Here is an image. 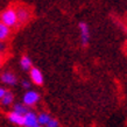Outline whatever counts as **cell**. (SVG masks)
I'll list each match as a JSON object with an SVG mask.
<instances>
[{
	"label": "cell",
	"instance_id": "9",
	"mask_svg": "<svg viewBox=\"0 0 127 127\" xmlns=\"http://www.w3.org/2000/svg\"><path fill=\"white\" fill-rule=\"evenodd\" d=\"M13 101H14V95L9 91H6L5 96L0 99V103L2 106H9V105L13 104Z\"/></svg>",
	"mask_w": 127,
	"mask_h": 127
},
{
	"label": "cell",
	"instance_id": "17",
	"mask_svg": "<svg viewBox=\"0 0 127 127\" xmlns=\"http://www.w3.org/2000/svg\"><path fill=\"white\" fill-rule=\"evenodd\" d=\"M5 93H6V90H5L4 88H1V86H0V99L5 96Z\"/></svg>",
	"mask_w": 127,
	"mask_h": 127
},
{
	"label": "cell",
	"instance_id": "12",
	"mask_svg": "<svg viewBox=\"0 0 127 127\" xmlns=\"http://www.w3.org/2000/svg\"><path fill=\"white\" fill-rule=\"evenodd\" d=\"M50 114H48L47 112H41L40 114H37V124L41 126H46L47 123L50 120Z\"/></svg>",
	"mask_w": 127,
	"mask_h": 127
},
{
	"label": "cell",
	"instance_id": "10",
	"mask_svg": "<svg viewBox=\"0 0 127 127\" xmlns=\"http://www.w3.org/2000/svg\"><path fill=\"white\" fill-rule=\"evenodd\" d=\"M28 111H29V108H28L26 105H23L22 103H16V104L13 105V112L19 113L21 116H25Z\"/></svg>",
	"mask_w": 127,
	"mask_h": 127
},
{
	"label": "cell",
	"instance_id": "6",
	"mask_svg": "<svg viewBox=\"0 0 127 127\" xmlns=\"http://www.w3.org/2000/svg\"><path fill=\"white\" fill-rule=\"evenodd\" d=\"M31 79L36 85L43 84V75L37 68H32L31 69Z\"/></svg>",
	"mask_w": 127,
	"mask_h": 127
},
{
	"label": "cell",
	"instance_id": "1",
	"mask_svg": "<svg viewBox=\"0 0 127 127\" xmlns=\"http://www.w3.org/2000/svg\"><path fill=\"white\" fill-rule=\"evenodd\" d=\"M0 22L7 27H14L18 23V16L14 8H7L0 14Z\"/></svg>",
	"mask_w": 127,
	"mask_h": 127
},
{
	"label": "cell",
	"instance_id": "5",
	"mask_svg": "<svg viewBox=\"0 0 127 127\" xmlns=\"http://www.w3.org/2000/svg\"><path fill=\"white\" fill-rule=\"evenodd\" d=\"M0 79H1V82H2L4 84L9 85V86H13V85H15L16 83H18V78H16V76L13 72H11V71H6V72H4L2 75H1Z\"/></svg>",
	"mask_w": 127,
	"mask_h": 127
},
{
	"label": "cell",
	"instance_id": "7",
	"mask_svg": "<svg viewBox=\"0 0 127 127\" xmlns=\"http://www.w3.org/2000/svg\"><path fill=\"white\" fill-rule=\"evenodd\" d=\"M7 119L9 120V123H12L13 125L23 127V116H21L19 113H15V112H13V111L9 112L7 114Z\"/></svg>",
	"mask_w": 127,
	"mask_h": 127
},
{
	"label": "cell",
	"instance_id": "3",
	"mask_svg": "<svg viewBox=\"0 0 127 127\" xmlns=\"http://www.w3.org/2000/svg\"><path fill=\"white\" fill-rule=\"evenodd\" d=\"M37 124V114L33 111H28L23 116V127H36Z\"/></svg>",
	"mask_w": 127,
	"mask_h": 127
},
{
	"label": "cell",
	"instance_id": "8",
	"mask_svg": "<svg viewBox=\"0 0 127 127\" xmlns=\"http://www.w3.org/2000/svg\"><path fill=\"white\" fill-rule=\"evenodd\" d=\"M79 29H81V36H82V43L86 46L90 39V33H89V27L85 22L79 23Z\"/></svg>",
	"mask_w": 127,
	"mask_h": 127
},
{
	"label": "cell",
	"instance_id": "13",
	"mask_svg": "<svg viewBox=\"0 0 127 127\" xmlns=\"http://www.w3.org/2000/svg\"><path fill=\"white\" fill-rule=\"evenodd\" d=\"M20 65L22 68L23 70H31L32 69V61L31 58L28 57V56H22L21 60H20Z\"/></svg>",
	"mask_w": 127,
	"mask_h": 127
},
{
	"label": "cell",
	"instance_id": "4",
	"mask_svg": "<svg viewBox=\"0 0 127 127\" xmlns=\"http://www.w3.org/2000/svg\"><path fill=\"white\" fill-rule=\"evenodd\" d=\"M16 12V16H18V22L20 23H25L29 20V16H31V13H29V9L26 7H18L15 9Z\"/></svg>",
	"mask_w": 127,
	"mask_h": 127
},
{
	"label": "cell",
	"instance_id": "16",
	"mask_svg": "<svg viewBox=\"0 0 127 127\" xmlns=\"http://www.w3.org/2000/svg\"><path fill=\"white\" fill-rule=\"evenodd\" d=\"M5 49H6V44L4 43V41H0V53L5 51Z\"/></svg>",
	"mask_w": 127,
	"mask_h": 127
},
{
	"label": "cell",
	"instance_id": "2",
	"mask_svg": "<svg viewBox=\"0 0 127 127\" xmlns=\"http://www.w3.org/2000/svg\"><path fill=\"white\" fill-rule=\"evenodd\" d=\"M40 100V95L36 91L33 90H28L27 92L23 95L22 98V104L26 105L27 107L29 106H34L35 104H37V101Z\"/></svg>",
	"mask_w": 127,
	"mask_h": 127
},
{
	"label": "cell",
	"instance_id": "11",
	"mask_svg": "<svg viewBox=\"0 0 127 127\" xmlns=\"http://www.w3.org/2000/svg\"><path fill=\"white\" fill-rule=\"evenodd\" d=\"M11 34V29L9 27L5 26L4 23L0 22V41H5Z\"/></svg>",
	"mask_w": 127,
	"mask_h": 127
},
{
	"label": "cell",
	"instance_id": "14",
	"mask_svg": "<svg viewBox=\"0 0 127 127\" xmlns=\"http://www.w3.org/2000/svg\"><path fill=\"white\" fill-rule=\"evenodd\" d=\"M60 126V123H58L57 119H54V118H50V120L47 123V125L44 127H58Z\"/></svg>",
	"mask_w": 127,
	"mask_h": 127
},
{
	"label": "cell",
	"instance_id": "15",
	"mask_svg": "<svg viewBox=\"0 0 127 127\" xmlns=\"http://www.w3.org/2000/svg\"><path fill=\"white\" fill-rule=\"evenodd\" d=\"M21 84H22V88L23 89H29L31 88V83H29V82L28 81H22V83H21Z\"/></svg>",
	"mask_w": 127,
	"mask_h": 127
},
{
	"label": "cell",
	"instance_id": "18",
	"mask_svg": "<svg viewBox=\"0 0 127 127\" xmlns=\"http://www.w3.org/2000/svg\"><path fill=\"white\" fill-rule=\"evenodd\" d=\"M36 127H44V126H41V125H37V126Z\"/></svg>",
	"mask_w": 127,
	"mask_h": 127
}]
</instances>
